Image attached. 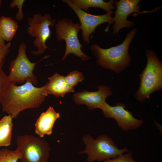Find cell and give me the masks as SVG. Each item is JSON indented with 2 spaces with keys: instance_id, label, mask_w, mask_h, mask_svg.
<instances>
[{
  "instance_id": "14",
  "label": "cell",
  "mask_w": 162,
  "mask_h": 162,
  "mask_svg": "<svg viewBox=\"0 0 162 162\" xmlns=\"http://www.w3.org/2000/svg\"><path fill=\"white\" fill-rule=\"evenodd\" d=\"M48 79L49 81L45 85V94L46 96L49 94H52L57 97H63L66 94L75 91L74 87L66 82L64 76L57 73Z\"/></svg>"
},
{
  "instance_id": "20",
  "label": "cell",
  "mask_w": 162,
  "mask_h": 162,
  "mask_svg": "<svg viewBox=\"0 0 162 162\" xmlns=\"http://www.w3.org/2000/svg\"><path fill=\"white\" fill-rule=\"evenodd\" d=\"M10 83L8 76L0 68V103L2 101L7 88Z\"/></svg>"
},
{
  "instance_id": "5",
  "label": "cell",
  "mask_w": 162,
  "mask_h": 162,
  "mask_svg": "<svg viewBox=\"0 0 162 162\" xmlns=\"http://www.w3.org/2000/svg\"><path fill=\"white\" fill-rule=\"evenodd\" d=\"M81 29L79 23H74L71 20L64 18L56 24V33L59 41L64 40L66 49L61 61L64 60L70 53L81 58L82 61L88 60L91 57L84 53L81 50L83 47L79 39L78 34Z\"/></svg>"
},
{
  "instance_id": "6",
  "label": "cell",
  "mask_w": 162,
  "mask_h": 162,
  "mask_svg": "<svg viewBox=\"0 0 162 162\" xmlns=\"http://www.w3.org/2000/svg\"><path fill=\"white\" fill-rule=\"evenodd\" d=\"M56 22V19H52L50 15L47 13L43 15L36 13L32 17L28 19V26L27 31L29 35L35 38L33 43L37 49L36 51H31L32 54L35 55L42 54L48 48L46 42L51 36L50 26L54 27Z\"/></svg>"
},
{
  "instance_id": "22",
  "label": "cell",
  "mask_w": 162,
  "mask_h": 162,
  "mask_svg": "<svg viewBox=\"0 0 162 162\" xmlns=\"http://www.w3.org/2000/svg\"><path fill=\"white\" fill-rule=\"evenodd\" d=\"M100 162H138L133 160L132 155L131 153L126 154H122L116 158L109 159Z\"/></svg>"
},
{
  "instance_id": "7",
  "label": "cell",
  "mask_w": 162,
  "mask_h": 162,
  "mask_svg": "<svg viewBox=\"0 0 162 162\" xmlns=\"http://www.w3.org/2000/svg\"><path fill=\"white\" fill-rule=\"evenodd\" d=\"M17 149L21 153L22 162H47L51 148L48 142L32 135L18 136Z\"/></svg>"
},
{
  "instance_id": "2",
  "label": "cell",
  "mask_w": 162,
  "mask_h": 162,
  "mask_svg": "<svg viewBox=\"0 0 162 162\" xmlns=\"http://www.w3.org/2000/svg\"><path fill=\"white\" fill-rule=\"evenodd\" d=\"M135 28L128 32L120 44L107 49H104L96 44L90 46L92 54L97 58L96 62L104 68L119 74L127 67L130 62L128 53L130 44L136 35Z\"/></svg>"
},
{
  "instance_id": "1",
  "label": "cell",
  "mask_w": 162,
  "mask_h": 162,
  "mask_svg": "<svg viewBox=\"0 0 162 162\" xmlns=\"http://www.w3.org/2000/svg\"><path fill=\"white\" fill-rule=\"evenodd\" d=\"M33 85L29 81L20 86L10 82L0 103L2 111L15 118L22 110L39 107L46 97L45 86Z\"/></svg>"
},
{
  "instance_id": "15",
  "label": "cell",
  "mask_w": 162,
  "mask_h": 162,
  "mask_svg": "<svg viewBox=\"0 0 162 162\" xmlns=\"http://www.w3.org/2000/svg\"><path fill=\"white\" fill-rule=\"evenodd\" d=\"M77 7L87 12L88 9L91 7H96L102 9L107 12L114 9V0L108 2L103 0H71Z\"/></svg>"
},
{
  "instance_id": "25",
  "label": "cell",
  "mask_w": 162,
  "mask_h": 162,
  "mask_svg": "<svg viewBox=\"0 0 162 162\" xmlns=\"http://www.w3.org/2000/svg\"><path fill=\"white\" fill-rule=\"evenodd\" d=\"M1 3H2V0H0V8L1 7Z\"/></svg>"
},
{
  "instance_id": "13",
  "label": "cell",
  "mask_w": 162,
  "mask_h": 162,
  "mask_svg": "<svg viewBox=\"0 0 162 162\" xmlns=\"http://www.w3.org/2000/svg\"><path fill=\"white\" fill-rule=\"evenodd\" d=\"M60 116V114L52 107L49 106L46 111L41 114L37 120L35 124L36 134L40 137L51 134L55 123Z\"/></svg>"
},
{
  "instance_id": "23",
  "label": "cell",
  "mask_w": 162,
  "mask_h": 162,
  "mask_svg": "<svg viewBox=\"0 0 162 162\" xmlns=\"http://www.w3.org/2000/svg\"><path fill=\"white\" fill-rule=\"evenodd\" d=\"M11 46V43L8 42L4 46L0 47V68L2 67L5 58L8 55Z\"/></svg>"
},
{
  "instance_id": "11",
  "label": "cell",
  "mask_w": 162,
  "mask_h": 162,
  "mask_svg": "<svg viewBox=\"0 0 162 162\" xmlns=\"http://www.w3.org/2000/svg\"><path fill=\"white\" fill-rule=\"evenodd\" d=\"M140 0H120L116 1V10L113 17L114 24L112 27L113 34H118L124 28H131L133 22L127 20L128 16L133 13L140 12Z\"/></svg>"
},
{
  "instance_id": "18",
  "label": "cell",
  "mask_w": 162,
  "mask_h": 162,
  "mask_svg": "<svg viewBox=\"0 0 162 162\" xmlns=\"http://www.w3.org/2000/svg\"><path fill=\"white\" fill-rule=\"evenodd\" d=\"M21 157V153L17 149L15 151L8 148L0 149V162H17Z\"/></svg>"
},
{
  "instance_id": "9",
  "label": "cell",
  "mask_w": 162,
  "mask_h": 162,
  "mask_svg": "<svg viewBox=\"0 0 162 162\" xmlns=\"http://www.w3.org/2000/svg\"><path fill=\"white\" fill-rule=\"evenodd\" d=\"M62 1L67 4L78 17L82 30V38L87 43H90V36L95 32L98 26L102 23H108V25L105 30L107 32L110 25L114 23L113 17L111 16L113 13L112 10L107 12L104 14L95 15L88 13L77 7L71 0H63Z\"/></svg>"
},
{
  "instance_id": "17",
  "label": "cell",
  "mask_w": 162,
  "mask_h": 162,
  "mask_svg": "<svg viewBox=\"0 0 162 162\" xmlns=\"http://www.w3.org/2000/svg\"><path fill=\"white\" fill-rule=\"evenodd\" d=\"M12 118L8 115L0 119V147L8 146L11 144L13 126Z\"/></svg>"
},
{
  "instance_id": "21",
  "label": "cell",
  "mask_w": 162,
  "mask_h": 162,
  "mask_svg": "<svg viewBox=\"0 0 162 162\" xmlns=\"http://www.w3.org/2000/svg\"><path fill=\"white\" fill-rule=\"evenodd\" d=\"M24 0H13L9 4L10 7L11 8L16 6L18 11L15 16V19L18 21H22L24 18L23 13L22 10Z\"/></svg>"
},
{
  "instance_id": "10",
  "label": "cell",
  "mask_w": 162,
  "mask_h": 162,
  "mask_svg": "<svg viewBox=\"0 0 162 162\" xmlns=\"http://www.w3.org/2000/svg\"><path fill=\"white\" fill-rule=\"evenodd\" d=\"M125 105L117 102L115 106L110 105L106 102L100 108L105 117L114 119L118 126L125 131L135 130L139 128L143 123L142 120L136 119L132 113L125 109Z\"/></svg>"
},
{
  "instance_id": "16",
  "label": "cell",
  "mask_w": 162,
  "mask_h": 162,
  "mask_svg": "<svg viewBox=\"0 0 162 162\" xmlns=\"http://www.w3.org/2000/svg\"><path fill=\"white\" fill-rule=\"evenodd\" d=\"M18 27L17 22L12 18L0 17V33L4 40L9 42L13 38Z\"/></svg>"
},
{
  "instance_id": "4",
  "label": "cell",
  "mask_w": 162,
  "mask_h": 162,
  "mask_svg": "<svg viewBox=\"0 0 162 162\" xmlns=\"http://www.w3.org/2000/svg\"><path fill=\"white\" fill-rule=\"evenodd\" d=\"M82 140L86 148L79 153L87 155L88 162L95 160L102 162L115 158L124 152H129L126 147L119 149L112 139L106 134L101 135L95 140L90 135H86L83 137Z\"/></svg>"
},
{
  "instance_id": "8",
  "label": "cell",
  "mask_w": 162,
  "mask_h": 162,
  "mask_svg": "<svg viewBox=\"0 0 162 162\" xmlns=\"http://www.w3.org/2000/svg\"><path fill=\"white\" fill-rule=\"evenodd\" d=\"M26 46L24 42L19 45L16 57L12 60L9 65L10 73L8 76L10 83H24L29 81L34 85L38 84L37 78L33 71L36 62H32L28 58L26 52Z\"/></svg>"
},
{
  "instance_id": "12",
  "label": "cell",
  "mask_w": 162,
  "mask_h": 162,
  "mask_svg": "<svg viewBox=\"0 0 162 162\" xmlns=\"http://www.w3.org/2000/svg\"><path fill=\"white\" fill-rule=\"evenodd\" d=\"M98 88L95 92L84 90L75 93L73 95L74 102L78 105H85L89 110L100 109L112 92L110 88L106 86L99 85Z\"/></svg>"
},
{
  "instance_id": "24",
  "label": "cell",
  "mask_w": 162,
  "mask_h": 162,
  "mask_svg": "<svg viewBox=\"0 0 162 162\" xmlns=\"http://www.w3.org/2000/svg\"><path fill=\"white\" fill-rule=\"evenodd\" d=\"M4 40L2 37L0 33V47L3 46L5 45Z\"/></svg>"
},
{
  "instance_id": "3",
  "label": "cell",
  "mask_w": 162,
  "mask_h": 162,
  "mask_svg": "<svg viewBox=\"0 0 162 162\" xmlns=\"http://www.w3.org/2000/svg\"><path fill=\"white\" fill-rule=\"evenodd\" d=\"M147 62L145 68L139 74L140 87L135 96L142 102L149 99L153 92L162 89V64L152 50L148 49L146 53Z\"/></svg>"
},
{
  "instance_id": "19",
  "label": "cell",
  "mask_w": 162,
  "mask_h": 162,
  "mask_svg": "<svg viewBox=\"0 0 162 162\" xmlns=\"http://www.w3.org/2000/svg\"><path fill=\"white\" fill-rule=\"evenodd\" d=\"M64 78L66 82L70 86L74 87L85 79L82 73L77 70L70 72L67 75L64 76Z\"/></svg>"
}]
</instances>
